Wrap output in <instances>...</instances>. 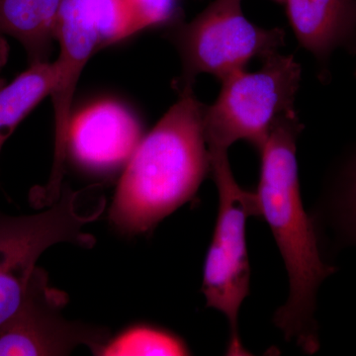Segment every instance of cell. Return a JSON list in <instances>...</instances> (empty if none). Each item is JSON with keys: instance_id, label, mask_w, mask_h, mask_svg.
<instances>
[{"instance_id": "3957f363", "label": "cell", "mask_w": 356, "mask_h": 356, "mask_svg": "<svg viewBox=\"0 0 356 356\" xmlns=\"http://www.w3.org/2000/svg\"><path fill=\"white\" fill-rule=\"evenodd\" d=\"M302 67L294 56L277 53L262 60L257 72L227 77L214 102L204 105L203 128L209 156L228 154L238 140L259 151L274 126L297 113L295 99Z\"/></svg>"}, {"instance_id": "4fadbf2b", "label": "cell", "mask_w": 356, "mask_h": 356, "mask_svg": "<svg viewBox=\"0 0 356 356\" xmlns=\"http://www.w3.org/2000/svg\"><path fill=\"white\" fill-rule=\"evenodd\" d=\"M180 337L151 325H135L108 339L99 355L103 356L188 355Z\"/></svg>"}, {"instance_id": "d6986e66", "label": "cell", "mask_w": 356, "mask_h": 356, "mask_svg": "<svg viewBox=\"0 0 356 356\" xmlns=\"http://www.w3.org/2000/svg\"><path fill=\"white\" fill-rule=\"evenodd\" d=\"M274 1L277 2V3H281V4L284 3V0H274Z\"/></svg>"}, {"instance_id": "277c9868", "label": "cell", "mask_w": 356, "mask_h": 356, "mask_svg": "<svg viewBox=\"0 0 356 356\" xmlns=\"http://www.w3.org/2000/svg\"><path fill=\"white\" fill-rule=\"evenodd\" d=\"M219 194L214 235L204 264L202 292L206 304L226 316L229 327L227 353L247 355L238 334V312L250 290L245 227L250 217H259L255 192L238 185L228 156L210 159Z\"/></svg>"}, {"instance_id": "52a82bcc", "label": "cell", "mask_w": 356, "mask_h": 356, "mask_svg": "<svg viewBox=\"0 0 356 356\" xmlns=\"http://www.w3.org/2000/svg\"><path fill=\"white\" fill-rule=\"evenodd\" d=\"M67 303V295L51 287L48 274L37 267L19 308L0 325V356L69 355L79 346L99 355L108 334L67 321L62 314Z\"/></svg>"}, {"instance_id": "30bf717a", "label": "cell", "mask_w": 356, "mask_h": 356, "mask_svg": "<svg viewBox=\"0 0 356 356\" xmlns=\"http://www.w3.org/2000/svg\"><path fill=\"white\" fill-rule=\"evenodd\" d=\"M292 31L327 76L332 54L348 49L356 32V0H284Z\"/></svg>"}, {"instance_id": "7c38bea8", "label": "cell", "mask_w": 356, "mask_h": 356, "mask_svg": "<svg viewBox=\"0 0 356 356\" xmlns=\"http://www.w3.org/2000/svg\"><path fill=\"white\" fill-rule=\"evenodd\" d=\"M56 67L49 60L33 63L9 83L0 81V153L21 122L55 86Z\"/></svg>"}, {"instance_id": "ba28073f", "label": "cell", "mask_w": 356, "mask_h": 356, "mask_svg": "<svg viewBox=\"0 0 356 356\" xmlns=\"http://www.w3.org/2000/svg\"><path fill=\"white\" fill-rule=\"evenodd\" d=\"M56 39L60 54L54 62L56 81L50 95L55 113V149L48 184L31 192V203L39 208L51 206L62 194L72 100L86 63L98 49L93 0H62Z\"/></svg>"}, {"instance_id": "8992f818", "label": "cell", "mask_w": 356, "mask_h": 356, "mask_svg": "<svg viewBox=\"0 0 356 356\" xmlns=\"http://www.w3.org/2000/svg\"><path fill=\"white\" fill-rule=\"evenodd\" d=\"M83 192L65 187L48 210L28 216L0 212V325L19 308L39 257L49 248L70 243L81 248L95 245L83 231L98 219L105 207L102 199L92 211L81 210Z\"/></svg>"}, {"instance_id": "6da1fadb", "label": "cell", "mask_w": 356, "mask_h": 356, "mask_svg": "<svg viewBox=\"0 0 356 356\" xmlns=\"http://www.w3.org/2000/svg\"><path fill=\"white\" fill-rule=\"evenodd\" d=\"M303 130L294 113L278 122L264 143L261 172L255 196L259 217L273 232L289 277L290 293L274 322L289 341L305 353L318 350L316 296L320 285L334 268L323 261L315 226L302 202L297 140Z\"/></svg>"}, {"instance_id": "2e32d148", "label": "cell", "mask_w": 356, "mask_h": 356, "mask_svg": "<svg viewBox=\"0 0 356 356\" xmlns=\"http://www.w3.org/2000/svg\"><path fill=\"white\" fill-rule=\"evenodd\" d=\"M341 218L356 242V151L341 173Z\"/></svg>"}, {"instance_id": "9c48e42d", "label": "cell", "mask_w": 356, "mask_h": 356, "mask_svg": "<svg viewBox=\"0 0 356 356\" xmlns=\"http://www.w3.org/2000/svg\"><path fill=\"white\" fill-rule=\"evenodd\" d=\"M143 137L140 122L127 108L96 103L72 118L67 154L86 172H114L125 168Z\"/></svg>"}, {"instance_id": "e0dca14e", "label": "cell", "mask_w": 356, "mask_h": 356, "mask_svg": "<svg viewBox=\"0 0 356 356\" xmlns=\"http://www.w3.org/2000/svg\"><path fill=\"white\" fill-rule=\"evenodd\" d=\"M7 58V46L3 40L0 39V67L6 64Z\"/></svg>"}, {"instance_id": "7a4b0ae2", "label": "cell", "mask_w": 356, "mask_h": 356, "mask_svg": "<svg viewBox=\"0 0 356 356\" xmlns=\"http://www.w3.org/2000/svg\"><path fill=\"white\" fill-rule=\"evenodd\" d=\"M178 91L177 102L143 137L124 168L109 212L122 233L151 231L188 202L211 172L204 104L193 88Z\"/></svg>"}, {"instance_id": "ac0fdd59", "label": "cell", "mask_w": 356, "mask_h": 356, "mask_svg": "<svg viewBox=\"0 0 356 356\" xmlns=\"http://www.w3.org/2000/svg\"><path fill=\"white\" fill-rule=\"evenodd\" d=\"M348 50H350V53H353V55H355L356 57V32H355V36H353V41H351L350 46H348ZM355 74H356V70H355Z\"/></svg>"}, {"instance_id": "5b68a950", "label": "cell", "mask_w": 356, "mask_h": 356, "mask_svg": "<svg viewBox=\"0 0 356 356\" xmlns=\"http://www.w3.org/2000/svg\"><path fill=\"white\" fill-rule=\"evenodd\" d=\"M170 36L181 58L179 90L193 88L200 74L222 81L247 70L255 58L262 62L280 53L286 34L281 28L250 22L242 0H214L191 22L177 25Z\"/></svg>"}, {"instance_id": "9a60e30c", "label": "cell", "mask_w": 356, "mask_h": 356, "mask_svg": "<svg viewBox=\"0 0 356 356\" xmlns=\"http://www.w3.org/2000/svg\"><path fill=\"white\" fill-rule=\"evenodd\" d=\"M136 32L147 28L173 24L177 20L178 0H128Z\"/></svg>"}, {"instance_id": "5bb4252c", "label": "cell", "mask_w": 356, "mask_h": 356, "mask_svg": "<svg viewBox=\"0 0 356 356\" xmlns=\"http://www.w3.org/2000/svg\"><path fill=\"white\" fill-rule=\"evenodd\" d=\"M98 49L136 34L128 0H93Z\"/></svg>"}, {"instance_id": "8fae6325", "label": "cell", "mask_w": 356, "mask_h": 356, "mask_svg": "<svg viewBox=\"0 0 356 356\" xmlns=\"http://www.w3.org/2000/svg\"><path fill=\"white\" fill-rule=\"evenodd\" d=\"M62 0H0V34L17 40L30 62L48 60Z\"/></svg>"}]
</instances>
